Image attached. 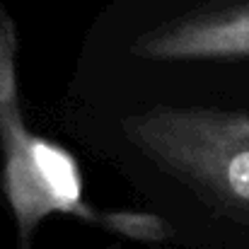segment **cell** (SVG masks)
<instances>
[{
  "mask_svg": "<svg viewBox=\"0 0 249 249\" xmlns=\"http://www.w3.org/2000/svg\"><path fill=\"white\" fill-rule=\"evenodd\" d=\"M131 53L141 61L189 63L249 56V2L194 10L162 22L133 39Z\"/></svg>",
  "mask_w": 249,
  "mask_h": 249,
  "instance_id": "3",
  "label": "cell"
},
{
  "mask_svg": "<svg viewBox=\"0 0 249 249\" xmlns=\"http://www.w3.org/2000/svg\"><path fill=\"white\" fill-rule=\"evenodd\" d=\"M121 131L203 203L249 218V111L158 104L124 116Z\"/></svg>",
  "mask_w": 249,
  "mask_h": 249,
  "instance_id": "1",
  "label": "cell"
},
{
  "mask_svg": "<svg viewBox=\"0 0 249 249\" xmlns=\"http://www.w3.org/2000/svg\"><path fill=\"white\" fill-rule=\"evenodd\" d=\"M2 189L17 223L19 249H29L36 228L49 215H75L111 228V213H94L83 201V174L75 158L32 133L22 109L0 111Z\"/></svg>",
  "mask_w": 249,
  "mask_h": 249,
  "instance_id": "2",
  "label": "cell"
},
{
  "mask_svg": "<svg viewBox=\"0 0 249 249\" xmlns=\"http://www.w3.org/2000/svg\"><path fill=\"white\" fill-rule=\"evenodd\" d=\"M17 27L10 12L0 5V111L22 109L17 92Z\"/></svg>",
  "mask_w": 249,
  "mask_h": 249,
  "instance_id": "4",
  "label": "cell"
}]
</instances>
